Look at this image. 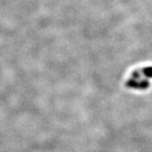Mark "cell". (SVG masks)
I'll use <instances>...</instances> for the list:
<instances>
[{
    "instance_id": "cell-1",
    "label": "cell",
    "mask_w": 152,
    "mask_h": 152,
    "mask_svg": "<svg viewBox=\"0 0 152 152\" xmlns=\"http://www.w3.org/2000/svg\"><path fill=\"white\" fill-rule=\"evenodd\" d=\"M150 78H152V67L139 70L135 71L132 77L127 81V86L139 90L146 89L149 86Z\"/></svg>"
}]
</instances>
